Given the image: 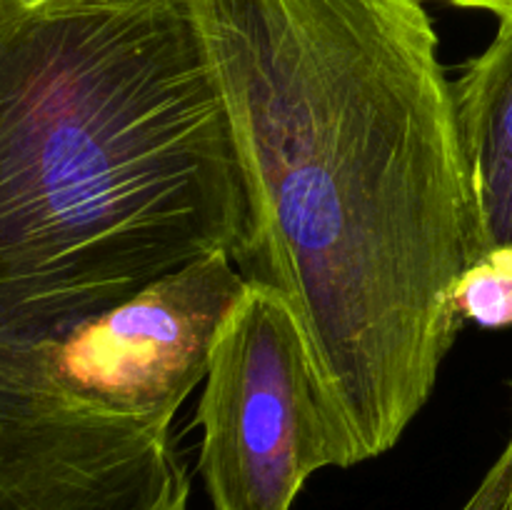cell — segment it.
Returning a JSON list of instances; mask_svg holds the SVG:
<instances>
[{"label": "cell", "mask_w": 512, "mask_h": 510, "mask_svg": "<svg viewBox=\"0 0 512 510\" xmlns=\"http://www.w3.org/2000/svg\"><path fill=\"white\" fill-rule=\"evenodd\" d=\"M250 198L243 280L288 298L348 465L438 383L485 258L455 80L420 0H190Z\"/></svg>", "instance_id": "cell-1"}, {"label": "cell", "mask_w": 512, "mask_h": 510, "mask_svg": "<svg viewBox=\"0 0 512 510\" xmlns=\"http://www.w3.org/2000/svg\"><path fill=\"white\" fill-rule=\"evenodd\" d=\"M248 240L190 0H0V318H98Z\"/></svg>", "instance_id": "cell-2"}, {"label": "cell", "mask_w": 512, "mask_h": 510, "mask_svg": "<svg viewBox=\"0 0 512 510\" xmlns=\"http://www.w3.org/2000/svg\"><path fill=\"white\" fill-rule=\"evenodd\" d=\"M243 283L218 253L98 318H0V510H188L173 420Z\"/></svg>", "instance_id": "cell-3"}, {"label": "cell", "mask_w": 512, "mask_h": 510, "mask_svg": "<svg viewBox=\"0 0 512 510\" xmlns=\"http://www.w3.org/2000/svg\"><path fill=\"white\" fill-rule=\"evenodd\" d=\"M198 468L213 510H290L318 470L350 468L288 298L245 280L208 350Z\"/></svg>", "instance_id": "cell-4"}, {"label": "cell", "mask_w": 512, "mask_h": 510, "mask_svg": "<svg viewBox=\"0 0 512 510\" xmlns=\"http://www.w3.org/2000/svg\"><path fill=\"white\" fill-rule=\"evenodd\" d=\"M483 220L485 258L512 253V23L455 80Z\"/></svg>", "instance_id": "cell-5"}, {"label": "cell", "mask_w": 512, "mask_h": 510, "mask_svg": "<svg viewBox=\"0 0 512 510\" xmlns=\"http://www.w3.org/2000/svg\"><path fill=\"white\" fill-rule=\"evenodd\" d=\"M455 308L460 318L483 328L512 325V268L483 258L460 278L455 288Z\"/></svg>", "instance_id": "cell-6"}, {"label": "cell", "mask_w": 512, "mask_h": 510, "mask_svg": "<svg viewBox=\"0 0 512 510\" xmlns=\"http://www.w3.org/2000/svg\"><path fill=\"white\" fill-rule=\"evenodd\" d=\"M460 510H512V460H495Z\"/></svg>", "instance_id": "cell-7"}, {"label": "cell", "mask_w": 512, "mask_h": 510, "mask_svg": "<svg viewBox=\"0 0 512 510\" xmlns=\"http://www.w3.org/2000/svg\"><path fill=\"white\" fill-rule=\"evenodd\" d=\"M420 3H445L463 10H483L498 18L500 25L512 23V0H420Z\"/></svg>", "instance_id": "cell-8"}]
</instances>
